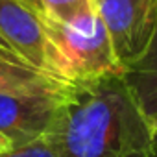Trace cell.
I'll return each mask as SVG.
<instances>
[{"instance_id":"obj_1","label":"cell","mask_w":157,"mask_h":157,"mask_svg":"<svg viewBox=\"0 0 157 157\" xmlns=\"http://www.w3.org/2000/svg\"><path fill=\"white\" fill-rule=\"evenodd\" d=\"M48 135L63 157H155L153 135L122 74L68 83Z\"/></svg>"},{"instance_id":"obj_2","label":"cell","mask_w":157,"mask_h":157,"mask_svg":"<svg viewBox=\"0 0 157 157\" xmlns=\"http://www.w3.org/2000/svg\"><path fill=\"white\" fill-rule=\"evenodd\" d=\"M43 17L50 41V72L57 80L82 83L122 74L124 68L96 8H89L65 22Z\"/></svg>"},{"instance_id":"obj_3","label":"cell","mask_w":157,"mask_h":157,"mask_svg":"<svg viewBox=\"0 0 157 157\" xmlns=\"http://www.w3.org/2000/svg\"><path fill=\"white\" fill-rule=\"evenodd\" d=\"M67 87L68 83L50 78L41 83L0 93V137L11 150L52 129Z\"/></svg>"},{"instance_id":"obj_4","label":"cell","mask_w":157,"mask_h":157,"mask_svg":"<svg viewBox=\"0 0 157 157\" xmlns=\"http://www.w3.org/2000/svg\"><path fill=\"white\" fill-rule=\"evenodd\" d=\"M122 68L142 56L157 24V0H94Z\"/></svg>"},{"instance_id":"obj_5","label":"cell","mask_w":157,"mask_h":157,"mask_svg":"<svg viewBox=\"0 0 157 157\" xmlns=\"http://www.w3.org/2000/svg\"><path fill=\"white\" fill-rule=\"evenodd\" d=\"M44 13L28 0H0V35L28 65L50 72V41ZM56 78V76H54Z\"/></svg>"},{"instance_id":"obj_6","label":"cell","mask_w":157,"mask_h":157,"mask_svg":"<svg viewBox=\"0 0 157 157\" xmlns=\"http://www.w3.org/2000/svg\"><path fill=\"white\" fill-rule=\"evenodd\" d=\"M122 78L153 135L157 157V24L150 44L139 59L122 70Z\"/></svg>"},{"instance_id":"obj_7","label":"cell","mask_w":157,"mask_h":157,"mask_svg":"<svg viewBox=\"0 0 157 157\" xmlns=\"http://www.w3.org/2000/svg\"><path fill=\"white\" fill-rule=\"evenodd\" d=\"M50 78H54V76L28 65L19 56L0 54V93L33 85V83H41L44 80H50Z\"/></svg>"},{"instance_id":"obj_8","label":"cell","mask_w":157,"mask_h":157,"mask_svg":"<svg viewBox=\"0 0 157 157\" xmlns=\"http://www.w3.org/2000/svg\"><path fill=\"white\" fill-rule=\"evenodd\" d=\"M46 17L65 22L89 8H94V0H39Z\"/></svg>"},{"instance_id":"obj_9","label":"cell","mask_w":157,"mask_h":157,"mask_svg":"<svg viewBox=\"0 0 157 157\" xmlns=\"http://www.w3.org/2000/svg\"><path fill=\"white\" fill-rule=\"evenodd\" d=\"M0 157H63L50 135H43L28 144H22L19 148L8 150V151H0Z\"/></svg>"},{"instance_id":"obj_10","label":"cell","mask_w":157,"mask_h":157,"mask_svg":"<svg viewBox=\"0 0 157 157\" xmlns=\"http://www.w3.org/2000/svg\"><path fill=\"white\" fill-rule=\"evenodd\" d=\"M0 54H6V56H17V54L11 50V46L2 39V35H0Z\"/></svg>"},{"instance_id":"obj_11","label":"cell","mask_w":157,"mask_h":157,"mask_svg":"<svg viewBox=\"0 0 157 157\" xmlns=\"http://www.w3.org/2000/svg\"><path fill=\"white\" fill-rule=\"evenodd\" d=\"M8 150H11V148H10V144H8L2 137H0V151H8Z\"/></svg>"},{"instance_id":"obj_12","label":"cell","mask_w":157,"mask_h":157,"mask_svg":"<svg viewBox=\"0 0 157 157\" xmlns=\"http://www.w3.org/2000/svg\"><path fill=\"white\" fill-rule=\"evenodd\" d=\"M28 2H30V4H33V6H35V8H37L41 13H43V10H41V4H39V0H28Z\"/></svg>"}]
</instances>
